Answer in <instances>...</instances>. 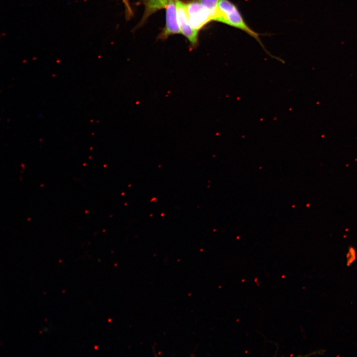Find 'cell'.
Instances as JSON below:
<instances>
[{"instance_id": "obj_1", "label": "cell", "mask_w": 357, "mask_h": 357, "mask_svg": "<svg viewBox=\"0 0 357 357\" xmlns=\"http://www.w3.org/2000/svg\"><path fill=\"white\" fill-rule=\"evenodd\" d=\"M220 17L218 22L243 31L255 38L261 45L259 34L245 23L237 6L229 0H220L218 3Z\"/></svg>"}, {"instance_id": "obj_2", "label": "cell", "mask_w": 357, "mask_h": 357, "mask_svg": "<svg viewBox=\"0 0 357 357\" xmlns=\"http://www.w3.org/2000/svg\"><path fill=\"white\" fill-rule=\"evenodd\" d=\"M186 10L192 27L199 31L213 21L209 10L198 0H192L186 3Z\"/></svg>"}, {"instance_id": "obj_3", "label": "cell", "mask_w": 357, "mask_h": 357, "mask_svg": "<svg viewBox=\"0 0 357 357\" xmlns=\"http://www.w3.org/2000/svg\"><path fill=\"white\" fill-rule=\"evenodd\" d=\"M177 12L180 33L184 36L191 46L195 47L198 42V32L191 26L189 20L186 3L176 0Z\"/></svg>"}, {"instance_id": "obj_4", "label": "cell", "mask_w": 357, "mask_h": 357, "mask_svg": "<svg viewBox=\"0 0 357 357\" xmlns=\"http://www.w3.org/2000/svg\"><path fill=\"white\" fill-rule=\"evenodd\" d=\"M166 25L159 38L165 39L169 36L181 33L178 24L176 0H172L165 7Z\"/></svg>"}, {"instance_id": "obj_5", "label": "cell", "mask_w": 357, "mask_h": 357, "mask_svg": "<svg viewBox=\"0 0 357 357\" xmlns=\"http://www.w3.org/2000/svg\"><path fill=\"white\" fill-rule=\"evenodd\" d=\"M172 0H143L145 10L142 21L146 19L157 10L165 8Z\"/></svg>"}, {"instance_id": "obj_6", "label": "cell", "mask_w": 357, "mask_h": 357, "mask_svg": "<svg viewBox=\"0 0 357 357\" xmlns=\"http://www.w3.org/2000/svg\"><path fill=\"white\" fill-rule=\"evenodd\" d=\"M209 11L213 21H218L220 16L218 3L220 0H198Z\"/></svg>"}, {"instance_id": "obj_7", "label": "cell", "mask_w": 357, "mask_h": 357, "mask_svg": "<svg viewBox=\"0 0 357 357\" xmlns=\"http://www.w3.org/2000/svg\"><path fill=\"white\" fill-rule=\"evenodd\" d=\"M122 1L125 7L126 17L129 18L133 14V12L130 5L129 0H122Z\"/></svg>"}]
</instances>
